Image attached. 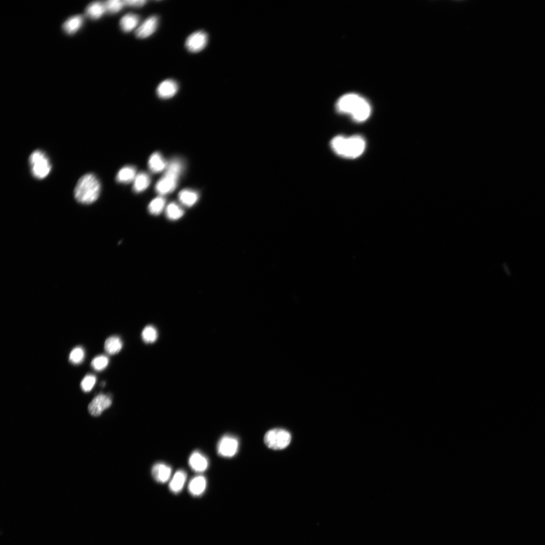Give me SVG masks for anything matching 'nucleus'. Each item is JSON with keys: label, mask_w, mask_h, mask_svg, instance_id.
Returning a JSON list of instances; mask_svg holds the SVG:
<instances>
[{"label": "nucleus", "mask_w": 545, "mask_h": 545, "mask_svg": "<svg viewBox=\"0 0 545 545\" xmlns=\"http://www.w3.org/2000/svg\"><path fill=\"white\" fill-rule=\"evenodd\" d=\"M336 109L340 113L349 115L355 122L358 123L367 121L371 113L369 102L361 96L353 93L340 98L337 102Z\"/></svg>", "instance_id": "f257e3e1"}, {"label": "nucleus", "mask_w": 545, "mask_h": 545, "mask_svg": "<svg viewBox=\"0 0 545 545\" xmlns=\"http://www.w3.org/2000/svg\"><path fill=\"white\" fill-rule=\"evenodd\" d=\"M331 147L339 156L355 159L360 157L366 148V142L360 135H354L347 138L344 136H337L332 139Z\"/></svg>", "instance_id": "f03ea898"}, {"label": "nucleus", "mask_w": 545, "mask_h": 545, "mask_svg": "<svg viewBox=\"0 0 545 545\" xmlns=\"http://www.w3.org/2000/svg\"><path fill=\"white\" fill-rule=\"evenodd\" d=\"M100 192V184L93 174L83 175L78 180L74 189V195L76 200L84 204L95 202Z\"/></svg>", "instance_id": "7ed1b4c3"}, {"label": "nucleus", "mask_w": 545, "mask_h": 545, "mask_svg": "<svg viewBox=\"0 0 545 545\" xmlns=\"http://www.w3.org/2000/svg\"><path fill=\"white\" fill-rule=\"evenodd\" d=\"M184 169V164L182 159L176 158L170 161L164 175L156 185L157 193L164 196L175 191Z\"/></svg>", "instance_id": "20e7f679"}, {"label": "nucleus", "mask_w": 545, "mask_h": 545, "mask_svg": "<svg viewBox=\"0 0 545 545\" xmlns=\"http://www.w3.org/2000/svg\"><path fill=\"white\" fill-rule=\"evenodd\" d=\"M29 163L32 175L42 179L49 174L52 169L50 161L45 153L40 150L34 151L29 158Z\"/></svg>", "instance_id": "39448f33"}, {"label": "nucleus", "mask_w": 545, "mask_h": 545, "mask_svg": "<svg viewBox=\"0 0 545 545\" xmlns=\"http://www.w3.org/2000/svg\"><path fill=\"white\" fill-rule=\"evenodd\" d=\"M292 435L282 429H274L268 431L264 436V442L270 449L274 450H283L290 445Z\"/></svg>", "instance_id": "423d86ee"}, {"label": "nucleus", "mask_w": 545, "mask_h": 545, "mask_svg": "<svg viewBox=\"0 0 545 545\" xmlns=\"http://www.w3.org/2000/svg\"><path fill=\"white\" fill-rule=\"evenodd\" d=\"M208 42V36L203 31H196L187 38L185 47L191 53H198L205 48Z\"/></svg>", "instance_id": "0eeeda50"}, {"label": "nucleus", "mask_w": 545, "mask_h": 545, "mask_svg": "<svg viewBox=\"0 0 545 545\" xmlns=\"http://www.w3.org/2000/svg\"><path fill=\"white\" fill-rule=\"evenodd\" d=\"M238 442L234 437L226 435L220 439L218 443V453L221 456L231 457L238 451Z\"/></svg>", "instance_id": "6e6552de"}, {"label": "nucleus", "mask_w": 545, "mask_h": 545, "mask_svg": "<svg viewBox=\"0 0 545 545\" xmlns=\"http://www.w3.org/2000/svg\"><path fill=\"white\" fill-rule=\"evenodd\" d=\"M112 403V398L109 396L99 394L89 405V412L92 416L99 417L109 408Z\"/></svg>", "instance_id": "1a4fd4ad"}, {"label": "nucleus", "mask_w": 545, "mask_h": 545, "mask_svg": "<svg viewBox=\"0 0 545 545\" xmlns=\"http://www.w3.org/2000/svg\"><path fill=\"white\" fill-rule=\"evenodd\" d=\"M158 18L156 16H152L147 19L135 30V36L139 39L147 38L154 33L158 25Z\"/></svg>", "instance_id": "9d476101"}, {"label": "nucleus", "mask_w": 545, "mask_h": 545, "mask_svg": "<svg viewBox=\"0 0 545 545\" xmlns=\"http://www.w3.org/2000/svg\"><path fill=\"white\" fill-rule=\"evenodd\" d=\"M178 91L177 83L172 79H167L162 81L158 86L157 93L158 97L162 99H168L173 97Z\"/></svg>", "instance_id": "9b49d317"}, {"label": "nucleus", "mask_w": 545, "mask_h": 545, "mask_svg": "<svg viewBox=\"0 0 545 545\" xmlns=\"http://www.w3.org/2000/svg\"><path fill=\"white\" fill-rule=\"evenodd\" d=\"M151 474L156 481L164 484L167 482L171 477L172 468L166 464L159 463L153 466Z\"/></svg>", "instance_id": "f8f14e48"}, {"label": "nucleus", "mask_w": 545, "mask_h": 545, "mask_svg": "<svg viewBox=\"0 0 545 545\" xmlns=\"http://www.w3.org/2000/svg\"><path fill=\"white\" fill-rule=\"evenodd\" d=\"M189 462L191 468L197 472L206 471L209 466L207 458L198 451H194L191 455Z\"/></svg>", "instance_id": "ddd939ff"}, {"label": "nucleus", "mask_w": 545, "mask_h": 545, "mask_svg": "<svg viewBox=\"0 0 545 545\" xmlns=\"http://www.w3.org/2000/svg\"><path fill=\"white\" fill-rule=\"evenodd\" d=\"M206 487V478L203 476L198 475L191 480L189 484L188 489L191 495L198 497L202 495Z\"/></svg>", "instance_id": "4468645a"}, {"label": "nucleus", "mask_w": 545, "mask_h": 545, "mask_svg": "<svg viewBox=\"0 0 545 545\" xmlns=\"http://www.w3.org/2000/svg\"><path fill=\"white\" fill-rule=\"evenodd\" d=\"M168 163L158 152L153 153L149 159V167L152 173H160L166 169Z\"/></svg>", "instance_id": "2eb2a0df"}, {"label": "nucleus", "mask_w": 545, "mask_h": 545, "mask_svg": "<svg viewBox=\"0 0 545 545\" xmlns=\"http://www.w3.org/2000/svg\"><path fill=\"white\" fill-rule=\"evenodd\" d=\"M187 479L186 472L183 470H179L174 474L169 487L170 491L175 494L180 493L184 488Z\"/></svg>", "instance_id": "dca6fc26"}, {"label": "nucleus", "mask_w": 545, "mask_h": 545, "mask_svg": "<svg viewBox=\"0 0 545 545\" xmlns=\"http://www.w3.org/2000/svg\"><path fill=\"white\" fill-rule=\"evenodd\" d=\"M83 23L82 16L78 15L68 19L62 25L64 31L68 35H73L81 27Z\"/></svg>", "instance_id": "f3484780"}, {"label": "nucleus", "mask_w": 545, "mask_h": 545, "mask_svg": "<svg viewBox=\"0 0 545 545\" xmlns=\"http://www.w3.org/2000/svg\"><path fill=\"white\" fill-rule=\"evenodd\" d=\"M140 21L138 15L129 13L123 17L120 21V26L124 32H129L138 26Z\"/></svg>", "instance_id": "a211bd4d"}, {"label": "nucleus", "mask_w": 545, "mask_h": 545, "mask_svg": "<svg viewBox=\"0 0 545 545\" xmlns=\"http://www.w3.org/2000/svg\"><path fill=\"white\" fill-rule=\"evenodd\" d=\"M198 198V193L192 190H183L178 195V198L180 202L183 205L187 207H191L195 205Z\"/></svg>", "instance_id": "6ab92c4d"}, {"label": "nucleus", "mask_w": 545, "mask_h": 545, "mask_svg": "<svg viewBox=\"0 0 545 545\" xmlns=\"http://www.w3.org/2000/svg\"><path fill=\"white\" fill-rule=\"evenodd\" d=\"M86 14L92 20L100 19L106 12L104 3L94 2L90 4L86 9Z\"/></svg>", "instance_id": "aec40b11"}, {"label": "nucleus", "mask_w": 545, "mask_h": 545, "mask_svg": "<svg viewBox=\"0 0 545 545\" xmlns=\"http://www.w3.org/2000/svg\"><path fill=\"white\" fill-rule=\"evenodd\" d=\"M136 169L133 166H127L123 168L118 173L117 181L121 183H128L134 181L136 176Z\"/></svg>", "instance_id": "412c9836"}, {"label": "nucleus", "mask_w": 545, "mask_h": 545, "mask_svg": "<svg viewBox=\"0 0 545 545\" xmlns=\"http://www.w3.org/2000/svg\"><path fill=\"white\" fill-rule=\"evenodd\" d=\"M133 191L140 193L145 191L150 183V176L145 173H141L136 175L134 180Z\"/></svg>", "instance_id": "4be33fe9"}, {"label": "nucleus", "mask_w": 545, "mask_h": 545, "mask_svg": "<svg viewBox=\"0 0 545 545\" xmlns=\"http://www.w3.org/2000/svg\"><path fill=\"white\" fill-rule=\"evenodd\" d=\"M123 343L120 338L114 336L109 337L105 343V350L110 355H115L122 349Z\"/></svg>", "instance_id": "5701e85b"}, {"label": "nucleus", "mask_w": 545, "mask_h": 545, "mask_svg": "<svg viewBox=\"0 0 545 545\" xmlns=\"http://www.w3.org/2000/svg\"><path fill=\"white\" fill-rule=\"evenodd\" d=\"M184 214L183 210L175 202L170 203L166 208V215L170 220L176 221L182 217Z\"/></svg>", "instance_id": "b1692460"}, {"label": "nucleus", "mask_w": 545, "mask_h": 545, "mask_svg": "<svg viewBox=\"0 0 545 545\" xmlns=\"http://www.w3.org/2000/svg\"><path fill=\"white\" fill-rule=\"evenodd\" d=\"M166 199L162 196L153 199L149 204L148 210L150 214L158 216L165 207Z\"/></svg>", "instance_id": "393cba45"}, {"label": "nucleus", "mask_w": 545, "mask_h": 545, "mask_svg": "<svg viewBox=\"0 0 545 545\" xmlns=\"http://www.w3.org/2000/svg\"><path fill=\"white\" fill-rule=\"evenodd\" d=\"M142 339L146 344L154 343L157 340L158 334L157 329L152 326H148L143 330Z\"/></svg>", "instance_id": "a878e982"}, {"label": "nucleus", "mask_w": 545, "mask_h": 545, "mask_svg": "<svg viewBox=\"0 0 545 545\" xmlns=\"http://www.w3.org/2000/svg\"><path fill=\"white\" fill-rule=\"evenodd\" d=\"M106 12L114 14L119 12L124 6V1L121 0H109L104 2Z\"/></svg>", "instance_id": "bb28decb"}, {"label": "nucleus", "mask_w": 545, "mask_h": 545, "mask_svg": "<svg viewBox=\"0 0 545 545\" xmlns=\"http://www.w3.org/2000/svg\"><path fill=\"white\" fill-rule=\"evenodd\" d=\"M108 357L105 355H99L95 357L92 362L91 365L94 369L98 371L104 370L109 364Z\"/></svg>", "instance_id": "cd10ccee"}, {"label": "nucleus", "mask_w": 545, "mask_h": 545, "mask_svg": "<svg viewBox=\"0 0 545 545\" xmlns=\"http://www.w3.org/2000/svg\"><path fill=\"white\" fill-rule=\"evenodd\" d=\"M85 352L84 349L81 347L74 348L70 353V361L74 364H79L84 360Z\"/></svg>", "instance_id": "c85d7f7f"}, {"label": "nucleus", "mask_w": 545, "mask_h": 545, "mask_svg": "<svg viewBox=\"0 0 545 545\" xmlns=\"http://www.w3.org/2000/svg\"><path fill=\"white\" fill-rule=\"evenodd\" d=\"M96 382V377L92 374H88L85 377L81 382V389L85 393L91 391Z\"/></svg>", "instance_id": "c756f323"}, {"label": "nucleus", "mask_w": 545, "mask_h": 545, "mask_svg": "<svg viewBox=\"0 0 545 545\" xmlns=\"http://www.w3.org/2000/svg\"><path fill=\"white\" fill-rule=\"evenodd\" d=\"M125 6L131 7H142L147 3L145 0H125L124 1Z\"/></svg>", "instance_id": "7c9ffc66"}]
</instances>
